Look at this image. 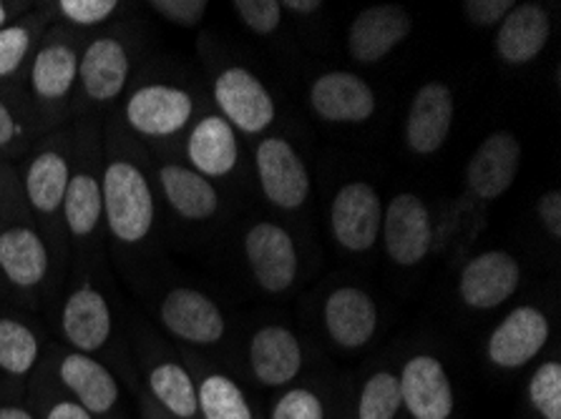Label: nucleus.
I'll list each match as a JSON object with an SVG mask.
<instances>
[{
    "instance_id": "0eeeda50",
    "label": "nucleus",
    "mask_w": 561,
    "mask_h": 419,
    "mask_svg": "<svg viewBox=\"0 0 561 419\" xmlns=\"http://www.w3.org/2000/svg\"><path fill=\"white\" fill-rule=\"evenodd\" d=\"M61 273L54 252L31 217L0 224V292L38 302Z\"/></svg>"
},
{
    "instance_id": "ea45409f",
    "label": "nucleus",
    "mask_w": 561,
    "mask_h": 419,
    "mask_svg": "<svg viewBox=\"0 0 561 419\" xmlns=\"http://www.w3.org/2000/svg\"><path fill=\"white\" fill-rule=\"evenodd\" d=\"M46 389L48 392H41L36 397V405L31 407L38 419H96L79 401L58 389L56 384H48Z\"/></svg>"
},
{
    "instance_id": "72a5a7b5",
    "label": "nucleus",
    "mask_w": 561,
    "mask_h": 419,
    "mask_svg": "<svg viewBox=\"0 0 561 419\" xmlns=\"http://www.w3.org/2000/svg\"><path fill=\"white\" fill-rule=\"evenodd\" d=\"M122 8L124 5L118 0H58V3H50L58 25L87 33V36L106 28Z\"/></svg>"
},
{
    "instance_id": "f8f14e48",
    "label": "nucleus",
    "mask_w": 561,
    "mask_h": 419,
    "mask_svg": "<svg viewBox=\"0 0 561 419\" xmlns=\"http://www.w3.org/2000/svg\"><path fill=\"white\" fill-rule=\"evenodd\" d=\"M157 319L167 335L190 347H215L227 335L222 310L194 287L169 289L159 299Z\"/></svg>"
},
{
    "instance_id": "a19ab883",
    "label": "nucleus",
    "mask_w": 561,
    "mask_h": 419,
    "mask_svg": "<svg viewBox=\"0 0 561 419\" xmlns=\"http://www.w3.org/2000/svg\"><path fill=\"white\" fill-rule=\"evenodd\" d=\"M514 5V0H466L461 13L473 28H499Z\"/></svg>"
},
{
    "instance_id": "6ab92c4d",
    "label": "nucleus",
    "mask_w": 561,
    "mask_h": 419,
    "mask_svg": "<svg viewBox=\"0 0 561 419\" xmlns=\"http://www.w3.org/2000/svg\"><path fill=\"white\" fill-rule=\"evenodd\" d=\"M403 409L411 419H450L456 409L454 384L446 364L436 354L421 352L405 359L398 374Z\"/></svg>"
},
{
    "instance_id": "7ed1b4c3",
    "label": "nucleus",
    "mask_w": 561,
    "mask_h": 419,
    "mask_svg": "<svg viewBox=\"0 0 561 419\" xmlns=\"http://www.w3.org/2000/svg\"><path fill=\"white\" fill-rule=\"evenodd\" d=\"M73 159V126L48 131L19 161L23 201L28 217L54 252L61 271L71 261L64 231V199Z\"/></svg>"
},
{
    "instance_id": "4be33fe9",
    "label": "nucleus",
    "mask_w": 561,
    "mask_h": 419,
    "mask_svg": "<svg viewBox=\"0 0 561 419\" xmlns=\"http://www.w3.org/2000/svg\"><path fill=\"white\" fill-rule=\"evenodd\" d=\"M184 164L209 182L234 174L240 164L237 131L219 114H204L184 133Z\"/></svg>"
},
{
    "instance_id": "c85d7f7f",
    "label": "nucleus",
    "mask_w": 561,
    "mask_h": 419,
    "mask_svg": "<svg viewBox=\"0 0 561 419\" xmlns=\"http://www.w3.org/2000/svg\"><path fill=\"white\" fill-rule=\"evenodd\" d=\"M54 23V11H50V3H46L33 5L19 21L0 31V89L19 91L33 50Z\"/></svg>"
},
{
    "instance_id": "393cba45",
    "label": "nucleus",
    "mask_w": 561,
    "mask_h": 419,
    "mask_svg": "<svg viewBox=\"0 0 561 419\" xmlns=\"http://www.w3.org/2000/svg\"><path fill=\"white\" fill-rule=\"evenodd\" d=\"M522 164V143L512 131H494L479 143L466 166V184L481 201H496L512 189Z\"/></svg>"
},
{
    "instance_id": "f3484780",
    "label": "nucleus",
    "mask_w": 561,
    "mask_h": 419,
    "mask_svg": "<svg viewBox=\"0 0 561 419\" xmlns=\"http://www.w3.org/2000/svg\"><path fill=\"white\" fill-rule=\"evenodd\" d=\"M382 201L376 186L351 182L340 186L330 203V229L335 242L351 254L370 252L380 238Z\"/></svg>"
},
{
    "instance_id": "bb28decb",
    "label": "nucleus",
    "mask_w": 561,
    "mask_h": 419,
    "mask_svg": "<svg viewBox=\"0 0 561 419\" xmlns=\"http://www.w3.org/2000/svg\"><path fill=\"white\" fill-rule=\"evenodd\" d=\"M551 38V19L541 3H516L496 28V56L506 66L537 61Z\"/></svg>"
},
{
    "instance_id": "423d86ee",
    "label": "nucleus",
    "mask_w": 561,
    "mask_h": 419,
    "mask_svg": "<svg viewBox=\"0 0 561 419\" xmlns=\"http://www.w3.org/2000/svg\"><path fill=\"white\" fill-rule=\"evenodd\" d=\"M116 121L124 131L149 147L180 139L197 116V101L192 91L180 83L169 81H141L129 85L124 98L114 110Z\"/></svg>"
},
{
    "instance_id": "a18cd8bd",
    "label": "nucleus",
    "mask_w": 561,
    "mask_h": 419,
    "mask_svg": "<svg viewBox=\"0 0 561 419\" xmlns=\"http://www.w3.org/2000/svg\"><path fill=\"white\" fill-rule=\"evenodd\" d=\"M320 8H322L320 0H287V3H283V11L295 13V15H312L318 13Z\"/></svg>"
},
{
    "instance_id": "4468645a",
    "label": "nucleus",
    "mask_w": 561,
    "mask_h": 419,
    "mask_svg": "<svg viewBox=\"0 0 561 419\" xmlns=\"http://www.w3.org/2000/svg\"><path fill=\"white\" fill-rule=\"evenodd\" d=\"M151 182H154V191L161 196L169 211L176 219L186 221V224H204V221L215 219L222 209V196H219L215 182L197 174L184 161H154L151 164Z\"/></svg>"
},
{
    "instance_id": "c756f323",
    "label": "nucleus",
    "mask_w": 561,
    "mask_h": 419,
    "mask_svg": "<svg viewBox=\"0 0 561 419\" xmlns=\"http://www.w3.org/2000/svg\"><path fill=\"white\" fill-rule=\"evenodd\" d=\"M44 359L38 327L15 312H0V377L13 384L28 382Z\"/></svg>"
},
{
    "instance_id": "412c9836",
    "label": "nucleus",
    "mask_w": 561,
    "mask_h": 419,
    "mask_svg": "<svg viewBox=\"0 0 561 419\" xmlns=\"http://www.w3.org/2000/svg\"><path fill=\"white\" fill-rule=\"evenodd\" d=\"M454 93L444 81L423 83L408 108L403 139L415 156H433L446 147L454 126Z\"/></svg>"
},
{
    "instance_id": "f03ea898",
    "label": "nucleus",
    "mask_w": 561,
    "mask_h": 419,
    "mask_svg": "<svg viewBox=\"0 0 561 419\" xmlns=\"http://www.w3.org/2000/svg\"><path fill=\"white\" fill-rule=\"evenodd\" d=\"M73 159L64 199V231L73 267L99 252L104 234V118L73 121Z\"/></svg>"
},
{
    "instance_id": "9d476101",
    "label": "nucleus",
    "mask_w": 561,
    "mask_h": 419,
    "mask_svg": "<svg viewBox=\"0 0 561 419\" xmlns=\"http://www.w3.org/2000/svg\"><path fill=\"white\" fill-rule=\"evenodd\" d=\"M211 96H215L219 116L237 133H265L277 118V106L267 85L244 66L222 68L211 83Z\"/></svg>"
},
{
    "instance_id": "4c0bfd02",
    "label": "nucleus",
    "mask_w": 561,
    "mask_h": 419,
    "mask_svg": "<svg viewBox=\"0 0 561 419\" xmlns=\"http://www.w3.org/2000/svg\"><path fill=\"white\" fill-rule=\"evenodd\" d=\"M25 217H28V209L23 201L19 164L0 159V224Z\"/></svg>"
},
{
    "instance_id": "aec40b11",
    "label": "nucleus",
    "mask_w": 561,
    "mask_h": 419,
    "mask_svg": "<svg viewBox=\"0 0 561 419\" xmlns=\"http://www.w3.org/2000/svg\"><path fill=\"white\" fill-rule=\"evenodd\" d=\"M310 106L322 121L355 126L376 116L378 98L370 83L360 75L351 71H328L312 81Z\"/></svg>"
},
{
    "instance_id": "39448f33",
    "label": "nucleus",
    "mask_w": 561,
    "mask_h": 419,
    "mask_svg": "<svg viewBox=\"0 0 561 419\" xmlns=\"http://www.w3.org/2000/svg\"><path fill=\"white\" fill-rule=\"evenodd\" d=\"M136 66V43L126 25H112L87 36L79 61V83L71 124L81 118H104L129 91Z\"/></svg>"
},
{
    "instance_id": "473e14b6",
    "label": "nucleus",
    "mask_w": 561,
    "mask_h": 419,
    "mask_svg": "<svg viewBox=\"0 0 561 419\" xmlns=\"http://www.w3.org/2000/svg\"><path fill=\"white\" fill-rule=\"evenodd\" d=\"M403 409V395L398 374L380 370L363 382L355 401V419H398Z\"/></svg>"
},
{
    "instance_id": "9b49d317",
    "label": "nucleus",
    "mask_w": 561,
    "mask_h": 419,
    "mask_svg": "<svg viewBox=\"0 0 561 419\" xmlns=\"http://www.w3.org/2000/svg\"><path fill=\"white\" fill-rule=\"evenodd\" d=\"M260 189L272 207L295 211L310 199V171L290 141L267 136L254 149Z\"/></svg>"
},
{
    "instance_id": "f257e3e1",
    "label": "nucleus",
    "mask_w": 561,
    "mask_h": 419,
    "mask_svg": "<svg viewBox=\"0 0 561 419\" xmlns=\"http://www.w3.org/2000/svg\"><path fill=\"white\" fill-rule=\"evenodd\" d=\"M104 231L116 252H139L157 226V191L147 151L116 116L104 124Z\"/></svg>"
},
{
    "instance_id": "58836bf2",
    "label": "nucleus",
    "mask_w": 561,
    "mask_h": 419,
    "mask_svg": "<svg viewBox=\"0 0 561 419\" xmlns=\"http://www.w3.org/2000/svg\"><path fill=\"white\" fill-rule=\"evenodd\" d=\"M147 8L176 28H197L209 11V3L204 0H151Z\"/></svg>"
},
{
    "instance_id": "6e6552de",
    "label": "nucleus",
    "mask_w": 561,
    "mask_h": 419,
    "mask_svg": "<svg viewBox=\"0 0 561 419\" xmlns=\"http://www.w3.org/2000/svg\"><path fill=\"white\" fill-rule=\"evenodd\" d=\"M58 331L68 349L101 359L112 347L116 324L106 289L96 284L87 271L76 269V279L58 312Z\"/></svg>"
},
{
    "instance_id": "dca6fc26",
    "label": "nucleus",
    "mask_w": 561,
    "mask_h": 419,
    "mask_svg": "<svg viewBox=\"0 0 561 419\" xmlns=\"http://www.w3.org/2000/svg\"><path fill=\"white\" fill-rule=\"evenodd\" d=\"M551 337L549 316L531 304H522L501 319L486 339V357L496 370L514 372L531 364Z\"/></svg>"
},
{
    "instance_id": "c9c22d12",
    "label": "nucleus",
    "mask_w": 561,
    "mask_h": 419,
    "mask_svg": "<svg viewBox=\"0 0 561 419\" xmlns=\"http://www.w3.org/2000/svg\"><path fill=\"white\" fill-rule=\"evenodd\" d=\"M270 419H328V409L314 389L293 387L277 397Z\"/></svg>"
},
{
    "instance_id": "37998d69",
    "label": "nucleus",
    "mask_w": 561,
    "mask_h": 419,
    "mask_svg": "<svg viewBox=\"0 0 561 419\" xmlns=\"http://www.w3.org/2000/svg\"><path fill=\"white\" fill-rule=\"evenodd\" d=\"M31 3H15V0H0V31L15 23L23 13L31 11Z\"/></svg>"
},
{
    "instance_id": "79ce46f5",
    "label": "nucleus",
    "mask_w": 561,
    "mask_h": 419,
    "mask_svg": "<svg viewBox=\"0 0 561 419\" xmlns=\"http://www.w3.org/2000/svg\"><path fill=\"white\" fill-rule=\"evenodd\" d=\"M537 217L547 234L559 242L561 238V191H547L537 203Z\"/></svg>"
},
{
    "instance_id": "f704fd0d",
    "label": "nucleus",
    "mask_w": 561,
    "mask_h": 419,
    "mask_svg": "<svg viewBox=\"0 0 561 419\" xmlns=\"http://www.w3.org/2000/svg\"><path fill=\"white\" fill-rule=\"evenodd\" d=\"M526 397L539 419H561V362L547 359L531 372Z\"/></svg>"
},
{
    "instance_id": "1a4fd4ad",
    "label": "nucleus",
    "mask_w": 561,
    "mask_h": 419,
    "mask_svg": "<svg viewBox=\"0 0 561 419\" xmlns=\"http://www.w3.org/2000/svg\"><path fill=\"white\" fill-rule=\"evenodd\" d=\"M54 384L68 397L79 401L96 419H116L122 405V384L104 359L91 354L66 352L54 354Z\"/></svg>"
},
{
    "instance_id": "cd10ccee",
    "label": "nucleus",
    "mask_w": 561,
    "mask_h": 419,
    "mask_svg": "<svg viewBox=\"0 0 561 419\" xmlns=\"http://www.w3.org/2000/svg\"><path fill=\"white\" fill-rule=\"evenodd\" d=\"M147 397L172 419H199L197 384L190 366L169 354H149L144 362Z\"/></svg>"
},
{
    "instance_id": "49530a36",
    "label": "nucleus",
    "mask_w": 561,
    "mask_h": 419,
    "mask_svg": "<svg viewBox=\"0 0 561 419\" xmlns=\"http://www.w3.org/2000/svg\"><path fill=\"white\" fill-rule=\"evenodd\" d=\"M141 419H172V417L161 412V409L149 397H144V401H141Z\"/></svg>"
},
{
    "instance_id": "ddd939ff",
    "label": "nucleus",
    "mask_w": 561,
    "mask_h": 419,
    "mask_svg": "<svg viewBox=\"0 0 561 419\" xmlns=\"http://www.w3.org/2000/svg\"><path fill=\"white\" fill-rule=\"evenodd\" d=\"M244 259L262 292L285 294L300 273V254L295 238L275 221H257L244 234Z\"/></svg>"
},
{
    "instance_id": "e433bc0d",
    "label": "nucleus",
    "mask_w": 561,
    "mask_h": 419,
    "mask_svg": "<svg viewBox=\"0 0 561 419\" xmlns=\"http://www.w3.org/2000/svg\"><path fill=\"white\" fill-rule=\"evenodd\" d=\"M237 19H240L254 36H272L283 23V3L277 0H234Z\"/></svg>"
},
{
    "instance_id": "2f4dec72",
    "label": "nucleus",
    "mask_w": 561,
    "mask_h": 419,
    "mask_svg": "<svg viewBox=\"0 0 561 419\" xmlns=\"http://www.w3.org/2000/svg\"><path fill=\"white\" fill-rule=\"evenodd\" d=\"M194 384H197L199 419H254L248 395L229 374L202 370Z\"/></svg>"
},
{
    "instance_id": "a878e982",
    "label": "nucleus",
    "mask_w": 561,
    "mask_h": 419,
    "mask_svg": "<svg viewBox=\"0 0 561 419\" xmlns=\"http://www.w3.org/2000/svg\"><path fill=\"white\" fill-rule=\"evenodd\" d=\"M248 359L252 377L262 387L277 389L300 377L305 352L293 329L283 327V324H267L252 335Z\"/></svg>"
},
{
    "instance_id": "7c9ffc66",
    "label": "nucleus",
    "mask_w": 561,
    "mask_h": 419,
    "mask_svg": "<svg viewBox=\"0 0 561 419\" xmlns=\"http://www.w3.org/2000/svg\"><path fill=\"white\" fill-rule=\"evenodd\" d=\"M44 126L15 89H0V159L19 161L44 139Z\"/></svg>"
},
{
    "instance_id": "a211bd4d",
    "label": "nucleus",
    "mask_w": 561,
    "mask_h": 419,
    "mask_svg": "<svg viewBox=\"0 0 561 419\" xmlns=\"http://www.w3.org/2000/svg\"><path fill=\"white\" fill-rule=\"evenodd\" d=\"M522 284V267L514 254L489 249L466 261L458 277V299L476 312H491L506 304Z\"/></svg>"
},
{
    "instance_id": "c03bdc74",
    "label": "nucleus",
    "mask_w": 561,
    "mask_h": 419,
    "mask_svg": "<svg viewBox=\"0 0 561 419\" xmlns=\"http://www.w3.org/2000/svg\"><path fill=\"white\" fill-rule=\"evenodd\" d=\"M0 419H38V417L28 405H19V401H5V405H0Z\"/></svg>"
},
{
    "instance_id": "2eb2a0df",
    "label": "nucleus",
    "mask_w": 561,
    "mask_h": 419,
    "mask_svg": "<svg viewBox=\"0 0 561 419\" xmlns=\"http://www.w3.org/2000/svg\"><path fill=\"white\" fill-rule=\"evenodd\" d=\"M382 249L398 267L411 269L426 259L433 244V221L426 201L415 194H396L382 209Z\"/></svg>"
},
{
    "instance_id": "b1692460",
    "label": "nucleus",
    "mask_w": 561,
    "mask_h": 419,
    "mask_svg": "<svg viewBox=\"0 0 561 419\" xmlns=\"http://www.w3.org/2000/svg\"><path fill=\"white\" fill-rule=\"evenodd\" d=\"M378 306L360 287H337L322 304V324L335 347L363 349L378 331Z\"/></svg>"
},
{
    "instance_id": "20e7f679",
    "label": "nucleus",
    "mask_w": 561,
    "mask_h": 419,
    "mask_svg": "<svg viewBox=\"0 0 561 419\" xmlns=\"http://www.w3.org/2000/svg\"><path fill=\"white\" fill-rule=\"evenodd\" d=\"M83 43L87 33L54 23L25 66L19 93L46 133L71 124Z\"/></svg>"
},
{
    "instance_id": "5701e85b",
    "label": "nucleus",
    "mask_w": 561,
    "mask_h": 419,
    "mask_svg": "<svg viewBox=\"0 0 561 419\" xmlns=\"http://www.w3.org/2000/svg\"><path fill=\"white\" fill-rule=\"evenodd\" d=\"M413 19L401 5H370L355 15L347 31V54L363 66L380 63L411 36Z\"/></svg>"
}]
</instances>
